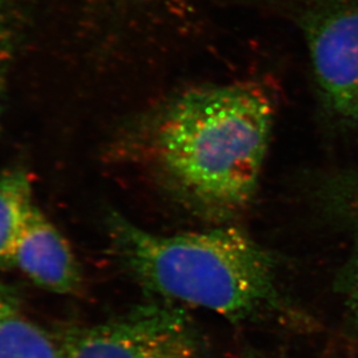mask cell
<instances>
[{"label":"cell","mask_w":358,"mask_h":358,"mask_svg":"<svg viewBox=\"0 0 358 358\" xmlns=\"http://www.w3.org/2000/svg\"><path fill=\"white\" fill-rule=\"evenodd\" d=\"M275 117L255 84L187 90L126 131L122 150L200 217L227 220L255 196Z\"/></svg>","instance_id":"obj_1"},{"label":"cell","mask_w":358,"mask_h":358,"mask_svg":"<svg viewBox=\"0 0 358 358\" xmlns=\"http://www.w3.org/2000/svg\"><path fill=\"white\" fill-rule=\"evenodd\" d=\"M107 231L119 263L152 294L236 324L310 327L282 291L275 257L238 229L166 236L112 213Z\"/></svg>","instance_id":"obj_2"},{"label":"cell","mask_w":358,"mask_h":358,"mask_svg":"<svg viewBox=\"0 0 358 358\" xmlns=\"http://www.w3.org/2000/svg\"><path fill=\"white\" fill-rule=\"evenodd\" d=\"M57 335L64 358H206L189 315L173 303H150L122 317Z\"/></svg>","instance_id":"obj_3"},{"label":"cell","mask_w":358,"mask_h":358,"mask_svg":"<svg viewBox=\"0 0 358 358\" xmlns=\"http://www.w3.org/2000/svg\"><path fill=\"white\" fill-rule=\"evenodd\" d=\"M305 34L324 110L358 131V0H322L307 15Z\"/></svg>","instance_id":"obj_4"},{"label":"cell","mask_w":358,"mask_h":358,"mask_svg":"<svg viewBox=\"0 0 358 358\" xmlns=\"http://www.w3.org/2000/svg\"><path fill=\"white\" fill-rule=\"evenodd\" d=\"M12 268L38 287L57 294L76 293L83 280L69 242L38 207L17 242Z\"/></svg>","instance_id":"obj_5"},{"label":"cell","mask_w":358,"mask_h":358,"mask_svg":"<svg viewBox=\"0 0 358 358\" xmlns=\"http://www.w3.org/2000/svg\"><path fill=\"white\" fill-rule=\"evenodd\" d=\"M317 196L328 217L350 236V254L335 278V291L343 300L349 327L358 331V173L324 179Z\"/></svg>","instance_id":"obj_6"},{"label":"cell","mask_w":358,"mask_h":358,"mask_svg":"<svg viewBox=\"0 0 358 358\" xmlns=\"http://www.w3.org/2000/svg\"><path fill=\"white\" fill-rule=\"evenodd\" d=\"M0 358H64L57 335L31 320L13 289L1 280Z\"/></svg>","instance_id":"obj_7"},{"label":"cell","mask_w":358,"mask_h":358,"mask_svg":"<svg viewBox=\"0 0 358 358\" xmlns=\"http://www.w3.org/2000/svg\"><path fill=\"white\" fill-rule=\"evenodd\" d=\"M36 208L27 173L10 170L0 175V268H12L15 247Z\"/></svg>","instance_id":"obj_8"},{"label":"cell","mask_w":358,"mask_h":358,"mask_svg":"<svg viewBox=\"0 0 358 358\" xmlns=\"http://www.w3.org/2000/svg\"><path fill=\"white\" fill-rule=\"evenodd\" d=\"M10 0H0V108L3 90L6 87L7 70L12 54V29H10Z\"/></svg>","instance_id":"obj_9"},{"label":"cell","mask_w":358,"mask_h":358,"mask_svg":"<svg viewBox=\"0 0 358 358\" xmlns=\"http://www.w3.org/2000/svg\"><path fill=\"white\" fill-rule=\"evenodd\" d=\"M243 358H280V357H273V356H266L264 354H259L257 352H249L243 356Z\"/></svg>","instance_id":"obj_10"}]
</instances>
